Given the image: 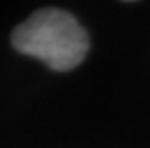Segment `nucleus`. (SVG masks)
Returning <instances> with one entry per match:
<instances>
[{
    "label": "nucleus",
    "instance_id": "f257e3e1",
    "mask_svg": "<svg viewBox=\"0 0 150 148\" xmlns=\"http://www.w3.org/2000/svg\"><path fill=\"white\" fill-rule=\"evenodd\" d=\"M12 44L56 71L73 69L85 60L88 37L69 12L42 8L16 27Z\"/></svg>",
    "mask_w": 150,
    "mask_h": 148
}]
</instances>
